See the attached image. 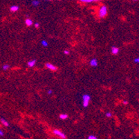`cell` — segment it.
Listing matches in <instances>:
<instances>
[{
  "instance_id": "1",
  "label": "cell",
  "mask_w": 139,
  "mask_h": 139,
  "mask_svg": "<svg viewBox=\"0 0 139 139\" xmlns=\"http://www.w3.org/2000/svg\"><path fill=\"white\" fill-rule=\"evenodd\" d=\"M107 13V9L105 6H103L102 7L100 8V11H99V16L100 18H104L105 17Z\"/></svg>"
},
{
  "instance_id": "2",
  "label": "cell",
  "mask_w": 139,
  "mask_h": 139,
  "mask_svg": "<svg viewBox=\"0 0 139 139\" xmlns=\"http://www.w3.org/2000/svg\"><path fill=\"white\" fill-rule=\"evenodd\" d=\"M82 99H83V106H84V107H87L89 101H90V99H91L90 95H87V94L84 95L82 97Z\"/></svg>"
},
{
  "instance_id": "3",
  "label": "cell",
  "mask_w": 139,
  "mask_h": 139,
  "mask_svg": "<svg viewBox=\"0 0 139 139\" xmlns=\"http://www.w3.org/2000/svg\"><path fill=\"white\" fill-rule=\"evenodd\" d=\"M53 134L55 135L59 136L60 138H61L62 139H66V135L64 133H62L61 131L58 130V129H54L53 130Z\"/></svg>"
},
{
  "instance_id": "4",
  "label": "cell",
  "mask_w": 139,
  "mask_h": 139,
  "mask_svg": "<svg viewBox=\"0 0 139 139\" xmlns=\"http://www.w3.org/2000/svg\"><path fill=\"white\" fill-rule=\"evenodd\" d=\"M46 67L48 69L51 70H53V71H55L57 70V67L55 66L54 65H53L51 63H46Z\"/></svg>"
},
{
  "instance_id": "5",
  "label": "cell",
  "mask_w": 139,
  "mask_h": 139,
  "mask_svg": "<svg viewBox=\"0 0 139 139\" xmlns=\"http://www.w3.org/2000/svg\"><path fill=\"white\" fill-rule=\"evenodd\" d=\"M89 63H90V65L93 66V67H96V66H98V61L95 59H92V60L90 61Z\"/></svg>"
},
{
  "instance_id": "6",
  "label": "cell",
  "mask_w": 139,
  "mask_h": 139,
  "mask_svg": "<svg viewBox=\"0 0 139 139\" xmlns=\"http://www.w3.org/2000/svg\"><path fill=\"white\" fill-rule=\"evenodd\" d=\"M36 64V61L35 60H31L30 61H29L28 62V66H29V67H30V68H33V66H35Z\"/></svg>"
},
{
  "instance_id": "7",
  "label": "cell",
  "mask_w": 139,
  "mask_h": 139,
  "mask_svg": "<svg viewBox=\"0 0 139 139\" xmlns=\"http://www.w3.org/2000/svg\"><path fill=\"white\" fill-rule=\"evenodd\" d=\"M118 51H119V49L116 47H113L111 48V53L113 54H117Z\"/></svg>"
},
{
  "instance_id": "8",
  "label": "cell",
  "mask_w": 139,
  "mask_h": 139,
  "mask_svg": "<svg viewBox=\"0 0 139 139\" xmlns=\"http://www.w3.org/2000/svg\"><path fill=\"white\" fill-rule=\"evenodd\" d=\"M10 10H11V12H16L19 10V6H12L11 8H10Z\"/></svg>"
},
{
  "instance_id": "9",
  "label": "cell",
  "mask_w": 139,
  "mask_h": 139,
  "mask_svg": "<svg viewBox=\"0 0 139 139\" xmlns=\"http://www.w3.org/2000/svg\"><path fill=\"white\" fill-rule=\"evenodd\" d=\"M1 122L2 123V124L3 125H4L5 127H8L9 126V124H8V122L5 119H4V118H1Z\"/></svg>"
},
{
  "instance_id": "10",
  "label": "cell",
  "mask_w": 139,
  "mask_h": 139,
  "mask_svg": "<svg viewBox=\"0 0 139 139\" xmlns=\"http://www.w3.org/2000/svg\"><path fill=\"white\" fill-rule=\"evenodd\" d=\"M25 23H26V24L27 26H31L33 24V21H32V20H31V19L28 18L26 19V21H25Z\"/></svg>"
},
{
  "instance_id": "11",
  "label": "cell",
  "mask_w": 139,
  "mask_h": 139,
  "mask_svg": "<svg viewBox=\"0 0 139 139\" xmlns=\"http://www.w3.org/2000/svg\"><path fill=\"white\" fill-rule=\"evenodd\" d=\"M60 118L61 120H66V119L68 118V115H66V114H61V115H60Z\"/></svg>"
},
{
  "instance_id": "12",
  "label": "cell",
  "mask_w": 139,
  "mask_h": 139,
  "mask_svg": "<svg viewBox=\"0 0 139 139\" xmlns=\"http://www.w3.org/2000/svg\"><path fill=\"white\" fill-rule=\"evenodd\" d=\"M32 4H33V6H37L40 4V1H37V0H33V1H32Z\"/></svg>"
},
{
  "instance_id": "13",
  "label": "cell",
  "mask_w": 139,
  "mask_h": 139,
  "mask_svg": "<svg viewBox=\"0 0 139 139\" xmlns=\"http://www.w3.org/2000/svg\"><path fill=\"white\" fill-rule=\"evenodd\" d=\"M41 43L42 45V46H44V47H47L48 45L47 41H46V40H42V41L41 42Z\"/></svg>"
},
{
  "instance_id": "14",
  "label": "cell",
  "mask_w": 139,
  "mask_h": 139,
  "mask_svg": "<svg viewBox=\"0 0 139 139\" xmlns=\"http://www.w3.org/2000/svg\"><path fill=\"white\" fill-rule=\"evenodd\" d=\"M2 68H3L4 70H8L9 68H10V66H9V65H8V64H5V65L3 66Z\"/></svg>"
},
{
  "instance_id": "15",
  "label": "cell",
  "mask_w": 139,
  "mask_h": 139,
  "mask_svg": "<svg viewBox=\"0 0 139 139\" xmlns=\"http://www.w3.org/2000/svg\"><path fill=\"white\" fill-rule=\"evenodd\" d=\"M82 2H85V3H90V2H92V1H97V0H80Z\"/></svg>"
},
{
  "instance_id": "16",
  "label": "cell",
  "mask_w": 139,
  "mask_h": 139,
  "mask_svg": "<svg viewBox=\"0 0 139 139\" xmlns=\"http://www.w3.org/2000/svg\"><path fill=\"white\" fill-rule=\"evenodd\" d=\"M98 139V138L95 136L93 135H90L88 136V139Z\"/></svg>"
},
{
  "instance_id": "17",
  "label": "cell",
  "mask_w": 139,
  "mask_h": 139,
  "mask_svg": "<svg viewBox=\"0 0 139 139\" xmlns=\"http://www.w3.org/2000/svg\"><path fill=\"white\" fill-rule=\"evenodd\" d=\"M106 116L107 117H111L112 116V114H111V113H109V112H107L106 114Z\"/></svg>"
},
{
  "instance_id": "18",
  "label": "cell",
  "mask_w": 139,
  "mask_h": 139,
  "mask_svg": "<svg viewBox=\"0 0 139 139\" xmlns=\"http://www.w3.org/2000/svg\"><path fill=\"white\" fill-rule=\"evenodd\" d=\"M64 53L65 54H69L70 52L69 50H64Z\"/></svg>"
},
{
  "instance_id": "19",
  "label": "cell",
  "mask_w": 139,
  "mask_h": 139,
  "mask_svg": "<svg viewBox=\"0 0 139 139\" xmlns=\"http://www.w3.org/2000/svg\"><path fill=\"white\" fill-rule=\"evenodd\" d=\"M134 63H138L139 62V58H136V59H134Z\"/></svg>"
},
{
  "instance_id": "20",
  "label": "cell",
  "mask_w": 139,
  "mask_h": 139,
  "mask_svg": "<svg viewBox=\"0 0 139 139\" xmlns=\"http://www.w3.org/2000/svg\"><path fill=\"white\" fill-rule=\"evenodd\" d=\"M47 93L48 94V95H51V94H52V93H53V91H52L51 90H49V91H48Z\"/></svg>"
},
{
  "instance_id": "21",
  "label": "cell",
  "mask_w": 139,
  "mask_h": 139,
  "mask_svg": "<svg viewBox=\"0 0 139 139\" xmlns=\"http://www.w3.org/2000/svg\"><path fill=\"white\" fill-rule=\"evenodd\" d=\"M4 132H2V131H1V129H0V136H4Z\"/></svg>"
},
{
  "instance_id": "22",
  "label": "cell",
  "mask_w": 139,
  "mask_h": 139,
  "mask_svg": "<svg viewBox=\"0 0 139 139\" xmlns=\"http://www.w3.org/2000/svg\"><path fill=\"white\" fill-rule=\"evenodd\" d=\"M35 26L36 28H39V26H39V24H38V23H35Z\"/></svg>"
},
{
  "instance_id": "23",
  "label": "cell",
  "mask_w": 139,
  "mask_h": 139,
  "mask_svg": "<svg viewBox=\"0 0 139 139\" xmlns=\"http://www.w3.org/2000/svg\"><path fill=\"white\" fill-rule=\"evenodd\" d=\"M123 103L124 104H128V102H127V101H126V100H124V101L123 102Z\"/></svg>"
},
{
  "instance_id": "24",
  "label": "cell",
  "mask_w": 139,
  "mask_h": 139,
  "mask_svg": "<svg viewBox=\"0 0 139 139\" xmlns=\"http://www.w3.org/2000/svg\"><path fill=\"white\" fill-rule=\"evenodd\" d=\"M133 1H137V0H133Z\"/></svg>"
},
{
  "instance_id": "25",
  "label": "cell",
  "mask_w": 139,
  "mask_h": 139,
  "mask_svg": "<svg viewBox=\"0 0 139 139\" xmlns=\"http://www.w3.org/2000/svg\"><path fill=\"white\" fill-rule=\"evenodd\" d=\"M97 1H100V0H97Z\"/></svg>"
}]
</instances>
